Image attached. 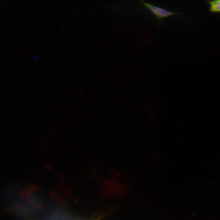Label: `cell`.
Instances as JSON below:
<instances>
[{
	"instance_id": "2",
	"label": "cell",
	"mask_w": 220,
	"mask_h": 220,
	"mask_svg": "<svg viewBox=\"0 0 220 220\" xmlns=\"http://www.w3.org/2000/svg\"><path fill=\"white\" fill-rule=\"evenodd\" d=\"M208 3L210 13H220V0H209Z\"/></svg>"
},
{
	"instance_id": "3",
	"label": "cell",
	"mask_w": 220,
	"mask_h": 220,
	"mask_svg": "<svg viewBox=\"0 0 220 220\" xmlns=\"http://www.w3.org/2000/svg\"><path fill=\"white\" fill-rule=\"evenodd\" d=\"M32 58L35 60L39 61L40 59L38 57L35 56H33Z\"/></svg>"
},
{
	"instance_id": "1",
	"label": "cell",
	"mask_w": 220,
	"mask_h": 220,
	"mask_svg": "<svg viewBox=\"0 0 220 220\" xmlns=\"http://www.w3.org/2000/svg\"><path fill=\"white\" fill-rule=\"evenodd\" d=\"M138 0L142 6L148 10L154 16L159 25H160L161 21L163 19L181 14L179 13L167 10L148 3L143 0Z\"/></svg>"
}]
</instances>
